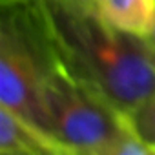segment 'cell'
<instances>
[{
  "mask_svg": "<svg viewBox=\"0 0 155 155\" xmlns=\"http://www.w3.org/2000/svg\"><path fill=\"white\" fill-rule=\"evenodd\" d=\"M126 117L133 135L148 148L150 153H155V91L135 106Z\"/></svg>",
  "mask_w": 155,
  "mask_h": 155,
  "instance_id": "obj_6",
  "label": "cell"
},
{
  "mask_svg": "<svg viewBox=\"0 0 155 155\" xmlns=\"http://www.w3.org/2000/svg\"><path fill=\"white\" fill-rule=\"evenodd\" d=\"M93 6L108 24L139 38L155 26V0H95Z\"/></svg>",
  "mask_w": 155,
  "mask_h": 155,
  "instance_id": "obj_5",
  "label": "cell"
},
{
  "mask_svg": "<svg viewBox=\"0 0 155 155\" xmlns=\"http://www.w3.org/2000/svg\"><path fill=\"white\" fill-rule=\"evenodd\" d=\"M75 2H81V4H88V6H93L95 0H75Z\"/></svg>",
  "mask_w": 155,
  "mask_h": 155,
  "instance_id": "obj_8",
  "label": "cell"
},
{
  "mask_svg": "<svg viewBox=\"0 0 155 155\" xmlns=\"http://www.w3.org/2000/svg\"><path fill=\"white\" fill-rule=\"evenodd\" d=\"M57 64L37 0H0V106L46 135L44 86Z\"/></svg>",
  "mask_w": 155,
  "mask_h": 155,
  "instance_id": "obj_3",
  "label": "cell"
},
{
  "mask_svg": "<svg viewBox=\"0 0 155 155\" xmlns=\"http://www.w3.org/2000/svg\"><path fill=\"white\" fill-rule=\"evenodd\" d=\"M0 155H64L58 144L13 113L0 106Z\"/></svg>",
  "mask_w": 155,
  "mask_h": 155,
  "instance_id": "obj_4",
  "label": "cell"
},
{
  "mask_svg": "<svg viewBox=\"0 0 155 155\" xmlns=\"http://www.w3.org/2000/svg\"><path fill=\"white\" fill-rule=\"evenodd\" d=\"M58 64L128 115L155 91V60L144 38L108 24L95 6L37 0Z\"/></svg>",
  "mask_w": 155,
  "mask_h": 155,
  "instance_id": "obj_1",
  "label": "cell"
},
{
  "mask_svg": "<svg viewBox=\"0 0 155 155\" xmlns=\"http://www.w3.org/2000/svg\"><path fill=\"white\" fill-rule=\"evenodd\" d=\"M49 135L64 155H146L128 117L91 86L57 64L46 79Z\"/></svg>",
  "mask_w": 155,
  "mask_h": 155,
  "instance_id": "obj_2",
  "label": "cell"
},
{
  "mask_svg": "<svg viewBox=\"0 0 155 155\" xmlns=\"http://www.w3.org/2000/svg\"><path fill=\"white\" fill-rule=\"evenodd\" d=\"M144 40H146V44H148V48H150V53H151V57H153V60H155V26H153L151 33H150Z\"/></svg>",
  "mask_w": 155,
  "mask_h": 155,
  "instance_id": "obj_7",
  "label": "cell"
}]
</instances>
